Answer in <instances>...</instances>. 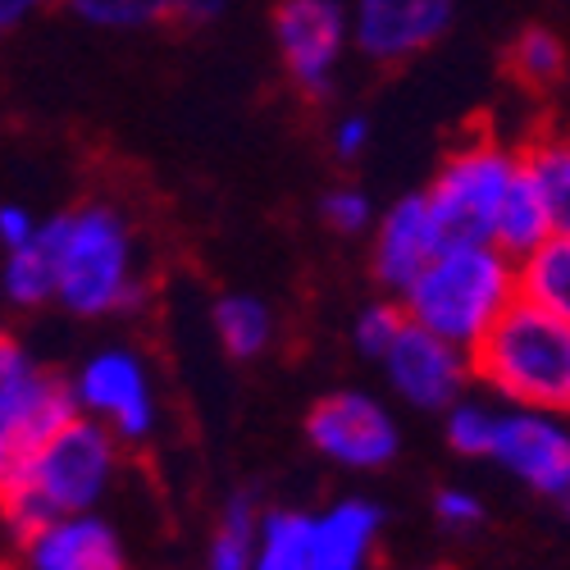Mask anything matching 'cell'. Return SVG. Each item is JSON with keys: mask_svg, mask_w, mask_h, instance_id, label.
Wrapping results in <instances>:
<instances>
[{"mask_svg": "<svg viewBox=\"0 0 570 570\" xmlns=\"http://www.w3.org/2000/svg\"><path fill=\"white\" fill-rule=\"evenodd\" d=\"M470 370L525 411H570V320L515 297L470 347Z\"/></svg>", "mask_w": 570, "mask_h": 570, "instance_id": "6da1fadb", "label": "cell"}, {"mask_svg": "<svg viewBox=\"0 0 570 570\" xmlns=\"http://www.w3.org/2000/svg\"><path fill=\"white\" fill-rule=\"evenodd\" d=\"M511 302H515V265L493 243L443 247L402 293L406 320L465 352L489 334L493 320Z\"/></svg>", "mask_w": 570, "mask_h": 570, "instance_id": "7a4b0ae2", "label": "cell"}, {"mask_svg": "<svg viewBox=\"0 0 570 570\" xmlns=\"http://www.w3.org/2000/svg\"><path fill=\"white\" fill-rule=\"evenodd\" d=\"M115 470V443L97 420H69L65 430L46 443L23 480L0 493V515L10 520V530L28 539L56 515H78L101 498Z\"/></svg>", "mask_w": 570, "mask_h": 570, "instance_id": "3957f363", "label": "cell"}, {"mask_svg": "<svg viewBox=\"0 0 570 570\" xmlns=\"http://www.w3.org/2000/svg\"><path fill=\"white\" fill-rule=\"evenodd\" d=\"M56 297L73 315L132 311L147 297V288L132 278V237H128V224L119 210L82 206V210L65 215Z\"/></svg>", "mask_w": 570, "mask_h": 570, "instance_id": "277c9868", "label": "cell"}, {"mask_svg": "<svg viewBox=\"0 0 570 570\" xmlns=\"http://www.w3.org/2000/svg\"><path fill=\"white\" fill-rule=\"evenodd\" d=\"M515 165H520V156L502 151L489 137H474L461 151L448 156L434 187L424 193L434 233H439V247H484V243H493L498 206H502V193H507Z\"/></svg>", "mask_w": 570, "mask_h": 570, "instance_id": "5b68a950", "label": "cell"}, {"mask_svg": "<svg viewBox=\"0 0 570 570\" xmlns=\"http://www.w3.org/2000/svg\"><path fill=\"white\" fill-rule=\"evenodd\" d=\"M274 41L293 87L311 101H324L347 46V14L338 0H278Z\"/></svg>", "mask_w": 570, "mask_h": 570, "instance_id": "8992f818", "label": "cell"}, {"mask_svg": "<svg viewBox=\"0 0 570 570\" xmlns=\"http://www.w3.org/2000/svg\"><path fill=\"white\" fill-rule=\"evenodd\" d=\"M306 439L315 452L347 470H379L397 456V424L370 393H328L306 415Z\"/></svg>", "mask_w": 570, "mask_h": 570, "instance_id": "52a82bcc", "label": "cell"}, {"mask_svg": "<svg viewBox=\"0 0 570 570\" xmlns=\"http://www.w3.org/2000/svg\"><path fill=\"white\" fill-rule=\"evenodd\" d=\"M384 370L393 379V389L420 406V411H443L456 402V393L470 379V361L461 356V347L443 343L430 328H420L415 320L402 324V334L393 338V347L384 352Z\"/></svg>", "mask_w": 570, "mask_h": 570, "instance_id": "ba28073f", "label": "cell"}, {"mask_svg": "<svg viewBox=\"0 0 570 570\" xmlns=\"http://www.w3.org/2000/svg\"><path fill=\"white\" fill-rule=\"evenodd\" d=\"M456 0H356V46L379 65H402L448 32Z\"/></svg>", "mask_w": 570, "mask_h": 570, "instance_id": "9c48e42d", "label": "cell"}, {"mask_svg": "<svg viewBox=\"0 0 570 570\" xmlns=\"http://www.w3.org/2000/svg\"><path fill=\"white\" fill-rule=\"evenodd\" d=\"M489 456L502 461L511 474H520L534 493L570 498V434L557 420L534 415H498Z\"/></svg>", "mask_w": 570, "mask_h": 570, "instance_id": "30bf717a", "label": "cell"}, {"mask_svg": "<svg viewBox=\"0 0 570 570\" xmlns=\"http://www.w3.org/2000/svg\"><path fill=\"white\" fill-rule=\"evenodd\" d=\"M78 402L87 411H97L115 424L119 439H147L151 434V389H147V370L137 365L128 352H101L91 356L78 374Z\"/></svg>", "mask_w": 570, "mask_h": 570, "instance_id": "8fae6325", "label": "cell"}, {"mask_svg": "<svg viewBox=\"0 0 570 570\" xmlns=\"http://www.w3.org/2000/svg\"><path fill=\"white\" fill-rule=\"evenodd\" d=\"M28 570H128L119 534L97 515H56L23 539Z\"/></svg>", "mask_w": 570, "mask_h": 570, "instance_id": "7c38bea8", "label": "cell"}, {"mask_svg": "<svg viewBox=\"0 0 570 570\" xmlns=\"http://www.w3.org/2000/svg\"><path fill=\"white\" fill-rule=\"evenodd\" d=\"M439 233H434V219H430V202L424 193L415 197H402L384 219H379V233H374V278L384 283L389 293H406L411 278L439 256Z\"/></svg>", "mask_w": 570, "mask_h": 570, "instance_id": "4fadbf2b", "label": "cell"}, {"mask_svg": "<svg viewBox=\"0 0 570 570\" xmlns=\"http://www.w3.org/2000/svg\"><path fill=\"white\" fill-rule=\"evenodd\" d=\"M384 525V511L374 502H338L315 520V552L311 570H365V557L374 548V534Z\"/></svg>", "mask_w": 570, "mask_h": 570, "instance_id": "5bb4252c", "label": "cell"}, {"mask_svg": "<svg viewBox=\"0 0 570 570\" xmlns=\"http://www.w3.org/2000/svg\"><path fill=\"white\" fill-rule=\"evenodd\" d=\"M60 233H65V215L37 224V233L23 247L10 252L6 274H0V288L14 306H41L46 297H56V278H60Z\"/></svg>", "mask_w": 570, "mask_h": 570, "instance_id": "9a60e30c", "label": "cell"}, {"mask_svg": "<svg viewBox=\"0 0 570 570\" xmlns=\"http://www.w3.org/2000/svg\"><path fill=\"white\" fill-rule=\"evenodd\" d=\"M515 297L570 320V233H548L515 265Z\"/></svg>", "mask_w": 570, "mask_h": 570, "instance_id": "2e32d148", "label": "cell"}, {"mask_svg": "<svg viewBox=\"0 0 570 570\" xmlns=\"http://www.w3.org/2000/svg\"><path fill=\"white\" fill-rule=\"evenodd\" d=\"M548 233H552V219H548V202L539 193V183L525 165H515L507 193H502V206H498L493 247L507 252V256H525L530 247L543 243Z\"/></svg>", "mask_w": 570, "mask_h": 570, "instance_id": "e0dca14e", "label": "cell"}, {"mask_svg": "<svg viewBox=\"0 0 570 570\" xmlns=\"http://www.w3.org/2000/svg\"><path fill=\"white\" fill-rule=\"evenodd\" d=\"M548 202L552 233H570V132H543L520 156Z\"/></svg>", "mask_w": 570, "mask_h": 570, "instance_id": "ac0fdd59", "label": "cell"}, {"mask_svg": "<svg viewBox=\"0 0 570 570\" xmlns=\"http://www.w3.org/2000/svg\"><path fill=\"white\" fill-rule=\"evenodd\" d=\"M311 552H315V515L269 511L261 520V548L252 570H311Z\"/></svg>", "mask_w": 570, "mask_h": 570, "instance_id": "d6986e66", "label": "cell"}, {"mask_svg": "<svg viewBox=\"0 0 570 570\" xmlns=\"http://www.w3.org/2000/svg\"><path fill=\"white\" fill-rule=\"evenodd\" d=\"M507 73L530 87V91H548L566 78V41L552 28H525L515 32V41L507 46Z\"/></svg>", "mask_w": 570, "mask_h": 570, "instance_id": "ffe728a7", "label": "cell"}, {"mask_svg": "<svg viewBox=\"0 0 570 570\" xmlns=\"http://www.w3.org/2000/svg\"><path fill=\"white\" fill-rule=\"evenodd\" d=\"M215 328H219V343L233 361H256L274 338L269 306L256 297H237V293L215 302Z\"/></svg>", "mask_w": 570, "mask_h": 570, "instance_id": "44dd1931", "label": "cell"}, {"mask_svg": "<svg viewBox=\"0 0 570 570\" xmlns=\"http://www.w3.org/2000/svg\"><path fill=\"white\" fill-rule=\"evenodd\" d=\"M256 561V502L247 493H233L224 502L219 530L210 543V570H252Z\"/></svg>", "mask_w": 570, "mask_h": 570, "instance_id": "7402d4cb", "label": "cell"}, {"mask_svg": "<svg viewBox=\"0 0 570 570\" xmlns=\"http://www.w3.org/2000/svg\"><path fill=\"white\" fill-rule=\"evenodd\" d=\"M69 6L87 23H110V28H137V23L165 19V0H69Z\"/></svg>", "mask_w": 570, "mask_h": 570, "instance_id": "603a6c76", "label": "cell"}, {"mask_svg": "<svg viewBox=\"0 0 570 570\" xmlns=\"http://www.w3.org/2000/svg\"><path fill=\"white\" fill-rule=\"evenodd\" d=\"M493 424H498V415L484 411V406H452V415H448V443L456 452H465V456H489Z\"/></svg>", "mask_w": 570, "mask_h": 570, "instance_id": "cb8c5ba5", "label": "cell"}, {"mask_svg": "<svg viewBox=\"0 0 570 570\" xmlns=\"http://www.w3.org/2000/svg\"><path fill=\"white\" fill-rule=\"evenodd\" d=\"M402 324H406V311L393 306V302H379L370 306L361 320H356V347L374 361H384V352L393 347V338L402 334Z\"/></svg>", "mask_w": 570, "mask_h": 570, "instance_id": "d4e9b609", "label": "cell"}, {"mask_svg": "<svg viewBox=\"0 0 570 570\" xmlns=\"http://www.w3.org/2000/svg\"><path fill=\"white\" fill-rule=\"evenodd\" d=\"M320 215H324L328 228H338V233H361L370 224V197L356 193V187H334V193H324Z\"/></svg>", "mask_w": 570, "mask_h": 570, "instance_id": "484cf974", "label": "cell"}, {"mask_svg": "<svg viewBox=\"0 0 570 570\" xmlns=\"http://www.w3.org/2000/svg\"><path fill=\"white\" fill-rule=\"evenodd\" d=\"M434 511H439L443 525H452V530H465V525H474V520L484 515L480 498L465 493V489H443V493H439V502H434Z\"/></svg>", "mask_w": 570, "mask_h": 570, "instance_id": "4316f807", "label": "cell"}, {"mask_svg": "<svg viewBox=\"0 0 570 570\" xmlns=\"http://www.w3.org/2000/svg\"><path fill=\"white\" fill-rule=\"evenodd\" d=\"M32 233H37V224H32V215L23 206H0V247L14 252V247L28 243Z\"/></svg>", "mask_w": 570, "mask_h": 570, "instance_id": "83f0119b", "label": "cell"}, {"mask_svg": "<svg viewBox=\"0 0 570 570\" xmlns=\"http://www.w3.org/2000/svg\"><path fill=\"white\" fill-rule=\"evenodd\" d=\"M365 141H370V124H365L361 115H352V119H343L338 132H334V151H338L343 160H356V156L365 151Z\"/></svg>", "mask_w": 570, "mask_h": 570, "instance_id": "f1b7e54d", "label": "cell"}, {"mask_svg": "<svg viewBox=\"0 0 570 570\" xmlns=\"http://www.w3.org/2000/svg\"><path fill=\"white\" fill-rule=\"evenodd\" d=\"M224 10V0H165V19L174 23H206Z\"/></svg>", "mask_w": 570, "mask_h": 570, "instance_id": "f546056e", "label": "cell"}, {"mask_svg": "<svg viewBox=\"0 0 570 570\" xmlns=\"http://www.w3.org/2000/svg\"><path fill=\"white\" fill-rule=\"evenodd\" d=\"M41 6H51V0H0V32H10V28H19L32 10H41Z\"/></svg>", "mask_w": 570, "mask_h": 570, "instance_id": "4dcf8cb0", "label": "cell"}, {"mask_svg": "<svg viewBox=\"0 0 570 570\" xmlns=\"http://www.w3.org/2000/svg\"><path fill=\"white\" fill-rule=\"evenodd\" d=\"M0 570H10V566H0Z\"/></svg>", "mask_w": 570, "mask_h": 570, "instance_id": "1f68e13d", "label": "cell"}]
</instances>
